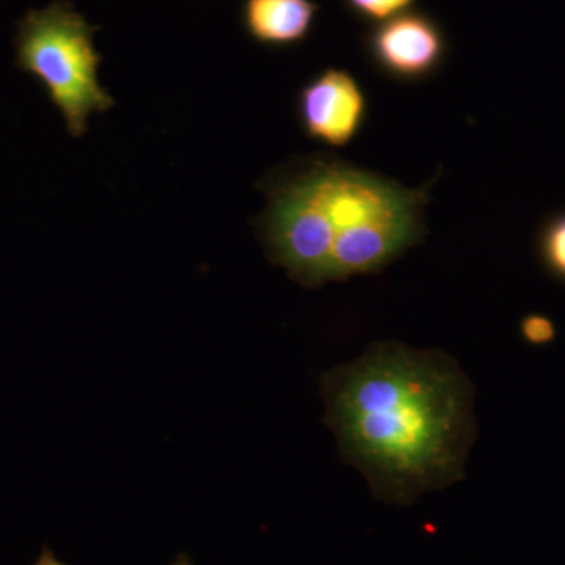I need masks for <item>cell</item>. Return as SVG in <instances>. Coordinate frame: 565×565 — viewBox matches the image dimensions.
Returning <instances> with one entry per match:
<instances>
[{"label":"cell","instance_id":"277c9868","mask_svg":"<svg viewBox=\"0 0 565 565\" xmlns=\"http://www.w3.org/2000/svg\"><path fill=\"white\" fill-rule=\"evenodd\" d=\"M367 62L381 76L397 84H422L444 68L449 40L433 14L414 9L370 25L363 40Z\"/></svg>","mask_w":565,"mask_h":565},{"label":"cell","instance_id":"5b68a950","mask_svg":"<svg viewBox=\"0 0 565 565\" xmlns=\"http://www.w3.org/2000/svg\"><path fill=\"white\" fill-rule=\"evenodd\" d=\"M296 114L308 139L341 150L363 131L370 99L355 74L327 66L300 87Z\"/></svg>","mask_w":565,"mask_h":565},{"label":"cell","instance_id":"30bf717a","mask_svg":"<svg viewBox=\"0 0 565 565\" xmlns=\"http://www.w3.org/2000/svg\"><path fill=\"white\" fill-rule=\"evenodd\" d=\"M33 565H66L61 563V561L57 559V557L54 556V553L51 552L50 546H44L43 552H41V555L39 557V561H36Z\"/></svg>","mask_w":565,"mask_h":565},{"label":"cell","instance_id":"52a82bcc","mask_svg":"<svg viewBox=\"0 0 565 565\" xmlns=\"http://www.w3.org/2000/svg\"><path fill=\"white\" fill-rule=\"evenodd\" d=\"M537 255L546 273L565 282V211L546 218L539 230Z\"/></svg>","mask_w":565,"mask_h":565},{"label":"cell","instance_id":"9c48e42d","mask_svg":"<svg viewBox=\"0 0 565 565\" xmlns=\"http://www.w3.org/2000/svg\"><path fill=\"white\" fill-rule=\"evenodd\" d=\"M519 332L523 343L531 348H546V345L555 343L557 327L548 316L527 313L520 321Z\"/></svg>","mask_w":565,"mask_h":565},{"label":"cell","instance_id":"6da1fadb","mask_svg":"<svg viewBox=\"0 0 565 565\" xmlns=\"http://www.w3.org/2000/svg\"><path fill=\"white\" fill-rule=\"evenodd\" d=\"M321 392L340 455L379 500L412 504L463 478L475 388L448 353L379 341L323 374Z\"/></svg>","mask_w":565,"mask_h":565},{"label":"cell","instance_id":"7a4b0ae2","mask_svg":"<svg viewBox=\"0 0 565 565\" xmlns=\"http://www.w3.org/2000/svg\"><path fill=\"white\" fill-rule=\"evenodd\" d=\"M437 180L412 189L315 156L267 182L256 226L270 262L303 288L379 274L426 241L424 210Z\"/></svg>","mask_w":565,"mask_h":565},{"label":"cell","instance_id":"ba28073f","mask_svg":"<svg viewBox=\"0 0 565 565\" xmlns=\"http://www.w3.org/2000/svg\"><path fill=\"white\" fill-rule=\"evenodd\" d=\"M341 2L356 20L374 25L416 9L418 0H341Z\"/></svg>","mask_w":565,"mask_h":565},{"label":"cell","instance_id":"3957f363","mask_svg":"<svg viewBox=\"0 0 565 565\" xmlns=\"http://www.w3.org/2000/svg\"><path fill=\"white\" fill-rule=\"evenodd\" d=\"M96 31L70 2L55 0L29 10L13 40L18 68L41 82L74 139L87 134L93 114L115 106L99 84L103 57L93 43Z\"/></svg>","mask_w":565,"mask_h":565},{"label":"cell","instance_id":"8992f818","mask_svg":"<svg viewBox=\"0 0 565 565\" xmlns=\"http://www.w3.org/2000/svg\"><path fill=\"white\" fill-rule=\"evenodd\" d=\"M319 11L315 0H244L241 22L253 43L291 50L310 39Z\"/></svg>","mask_w":565,"mask_h":565}]
</instances>
